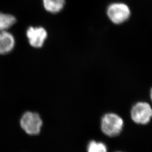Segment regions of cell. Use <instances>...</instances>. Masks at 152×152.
I'll return each mask as SVG.
<instances>
[{"mask_svg":"<svg viewBox=\"0 0 152 152\" xmlns=\"http://www.w3.org/2000/svg\"><path fill=\"white\" fill-rule=\"evenodd\" d=\"M123 119L117 114L108 113L103 115L101 120V129L105 135L115 137L120 134L123 128Z\"/></svg>","mask_w":152,"mask_h":152,"instance_id":"6da1fadb","label":"cell"},{"mask_svg":"<svg viewBox=\"0 0 152 152\" xmlns=\"http://www.w3.org/2000/svg\"><path fill=\"white\" fill-rule=\"evenodd\" d=\"M22 129L29 135L39 134L42 126V120L39 114L28 111L23 114L20 121Z\"/></svg>","mask_w":152,"mask_h":152,"instance_id":"7a4b0ae2","label":"cell"},{"mask_svg":"<svg viewBox=\"0 0 152 152\" xmlns=\"http://www.w3.org/2000/svg\"><path fill=\"white\" fill-rule=\"evenodd\" d=\"M131 116L132 120L136 124H147L152 118V107L146 102H138L131 109Z\"/></svg>","mask_w":152,"mask_h":152,"instance_id":"3957f363","label":"cell"},{"mask_svg":"<svg viewBox=\"0 0 152 152\" xmlns=\"http://www.w3.org/2000/svg\"><path fill=\"white\" fill-rule=\"evenodd\" d=\"M107 15L113 23L120 24L128 20L131 15V11L125 4L113 3L108 7Z\"/></svg>","mask_w":152,"mask_h":152,"instance_id":"277c9868","label":"cell"},{"mask_svg":"<svg viewBox=\"0 0 152 152\" xmlns=\"http://www.w3.org/2000/svg\"><path fill=\"white\" fill-rule=\"evenodd\" d=\"M26 35L29 43L34 48H42L48 37L46 30L42 27H30L28 29Z\"/></svg>","mask_w":152,"mask_h":152,"instance_id":"5b68a950","label":"cell"},{"mask_svg":"<svg viewBox=\"0 0 152 152\" xmlns=\"http://www.w3.org/2000/svg\"><path fill=\"white\" fill-rule=\"evenodd\" d=\"M15 39L7 31L0 32V54H7L15 48Z\"/></svg>","mask_w":152,"mask_h":152,"instance_id":"8992f818","label":"cell"},{"mask_svg":"<svg viewBox=\"0 0 152 152\" xmlns=\"http://www.w3.org/2000/svg\"><path fill=\"white\" fill-rule=\"evenodd\" d=\"M44 7L48 12L57 13L60 12L65 6V0H43Z\"/></svg>","mask_w":152,"mask_h":152,"instance_id":"52a82bcc","label":"cell"},{"mask_svg":"<svg viewBox=\"0 0 152 152\" xmlns=\"http://www.w3.org/2000/svg\"><path fill=\"white\" fill-rule=\"evenodd\" d=\"M16 22L15 16L0 12V32L7 31Z\"/></svg>","mask_w":152,"mask_h":152,"instance_id":"ba28073f","label":"cell"},{"mask_svg":"<svg viewBox=\"0 0 152 152\" xmlns=\"http://www.w3.org/2000/svg\"><path fill=\"white\" fill-rule=\"evenodd\" d=\"M87 150L88 152H107V148L104 143L95 140L89 142Z\"/></svg>","mask_w":152,"mask_h":152,"instance_id":"9c48e42d","label":"cell"},{"mask_svg":"<svg viewBox=\"0 0 152 152\" xmlns=\"http://www.w3.org/2000/svg\"><path fill=\"white\" fill-rule=\"evenodd\" d=\"M150 98H151V101L152 102V88L150 91Z\"/></svg>","mask_w":152,"mask_h":152,"instance_id":"30bf717a","label":"cell"},{"mask_svg":"<svg viewBox=\"0 0 152 152\" xmlns=\"http://www.w3.org/2000/svg\"></svg>","mask_w":152,"mask_h":152,"instance_id":"8fae6325","label":"cell"}]
</instances>
